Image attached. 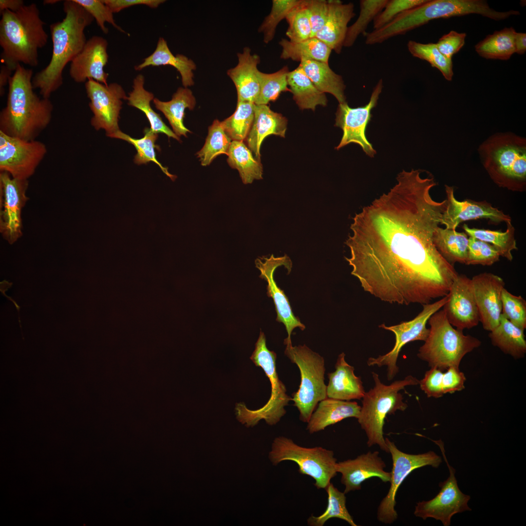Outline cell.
I'll use <instances>...</instances> for the list:
<instances>
[{"label":"cell","instance_id":"cell-59","mask_svg":"<svg viewBox=\"0 0 526 526\" xmlns=\"http://www.w3.org/2000/svg\"><path fill=\"white\" fill-rule=\"evenodd\" d=\"M12 72L5 65H1L0 71V93L1 96H2L4 93L5 86L8 84Z\"/></svg>","mask_w":526,"mask_h":526},{"label":"cell","instance_id":"cell-49","mask_svg":"<svg viewBox=\"0 0 526 526\" xmlns=\"http://www.w3.org/2000/svg\"><path fill=\"white\" fill-rule=\"evenodd\" d=\"M500 255L493 245L472 237H469L466 265H491Z\"/></svg>","mask_w":526,"mask_h":526},{"label":"cell","instance_id":"cell-12","mask_svg":"<svg viewBox=\"0 0 526 526\" xmlns=\"http://www.w3.org/2000/svg\"><path fill=\"white\" fill-rule=\"evenodd\" d=\"M448 299L447 295L433 303L422 305V310L410 320L389 326L384 323L379 325V328L394 333L395 344L393 349L387 354L380 355L376 358H369L367 365L369 366L376 365L379 367L386 366L387 379L388 380H392L399 371L396 361L402 348L410 342L416 340L424 341L426 340L429 333V328L426 327L429 318L443 307Z\"/></svg>","mask_w":526,"mask_h":526},{"label":"cell","instance_id":"cell-9","mask_svg":"<svg viewBox=\"0 0 526 526\" xmlns=\"http://www.w3.org/2000/svg\"><path fill=\"white\" fill-rule=\"evenodd\" d=\"M284 354L300 370L301 383L291 400L299 410L300 420L308 423L318 403L327 398L324 359L305 344L286 346Z\"/></svg>","mask_w":526,"mask_h":526},{"label":"cell","instance_id":"cell-20","mask_svg":"<svg viewBox=\"0 0 526 526\" xmlns=\"http://www.w3.org/2000/svg\"><path fill=\"white\" fill-rule=\"evenodd\" d=\"M448 296V301L443 309L451 325L463 331L478 324L480 316L471 279L458 274Z\"/></svg>","mask_w":526,"mask_h":526},{"label":"cell","instance_id":"cell-52","mask_svg":"<svg viewBox=\"0 0 526 526\" xmlns=\"http://www.w3.org/2000/svg\"><path fill=\"white\" fill-rule=\"evenodd\" d=\"M427 0H388L384 9L373 21L374 30L389 23L404 11L417 6Z\"/></svg>","mask_w":526,"mask_h":526},{"label":"cell","instance_id":"cell-25","mask_svg":"<svg viewBox=\"0 0 526 526\" xmlns=\"http://www.w3.org/2000/svg\"><path fill=\"white\" fill-rule=\"evenodd\" d=\"M329 10L324 26L314 37L340 54L348 29V24L355 16L353 3L344 4L339 0H329Z\"/></svg>","mask_w":526,"mask_h":526},{"label":"cell","instance_id":"cell-46","mask_svg":"<svg viewBox=\"0 0 526 526\" xmlns=\"http://www.w3.org/2000/svg\"><path fill=\"white\" fill-rule=\"evenodd\" d=\"M289 72L287 66L270 74L258 72L260 91L255 103L257 105H267L276 100L281 93L290 91L288 87L287 75Z\"/></svg>","mask_w":526,"mask_h":526},{"label":"cell","instance_id":"cell-61","mask_svg":"<svg viewBox=\"0 0 526 526\" xmlns=\"http://www.w3.org/2000/svg\"><path fill=\"white\" fill-rule=\"evenodd\" d=\"M61 1L57 0H45L43 1L44 4H53Z\"/></svg>","mask_w":526,"mask_h":526},{"label":"cell","instance_id":"cell-13","mask_svg":"<svg viewBox=\"0 0 526 526\" xmlns=\"http://www.w3.org/2000/svg\"><path fill=\"white\" fill-rule=\"evenodd\" d=\"M434 442L440 448L449 469V476L445 481L439 483L441 489L434 498L417 503L414 514L424 520L432 518L440 521L444 526H449L454 515L471 510L468 505L470 497L464 494L459 489L455 476V470L449 464L446 458L443 442L441 440Z\"/></svg>","mask_w":526,"mask_h":526},{"label":"cell","instance_id":"cell-15","mask_svg":"<svg viewBox=\"0 0 526 526\" xmlns=\"http://www.w3.org/2000/svg\"><path fill=\"white\" fill-rule=\"evenodd\" d=\"M85 87L94 114L91 125L97 131L104 130L106 135L112 138L120 131L118 123L122 100L127 97L125 91L117 83L106 85L93 79L88 80Z\"/></svg>","mask_w":526,"mask_h":526},{"label":"cell","instance_id":"cell-22","mask_svg":"<svg viewBox=\"0 0 526 526\" xmlns=\"http://www.w3.org/2000/svg\"><path fill=\"white\" fill-rule=\"evenodd\" d=\"M480 322L483 328L490 331L499 324L502 315L501 294L505 283L498 275L483 272L471 279Z\"/></svg>","mask_w":526,"mask_h":526},{"label":"cell","instance_id":"cell-10","mask_svg":"<svg viewBox=\"0 0 526 526\" xmlns=\"http://www.w3.org/2000/svg\"><path fill=\"white\" fill-rule=\"evenodd\" d=\"M268 457L274 466L286 460L295 462L300 473L313 478L318 489H326L337 474V459L332 451L321 447H303L285 436L275 438Z\"/></svg>","mask_w":526,"mask_h":526},{"label":"cell","instance_id":"cell-51","mask_svg":"<svg viewBox=\"0 0 526 526\" xmlns=\"http://www.w3.org/2000/svg\"><path fill=\"white\" fill-rule=\"evenodd\" d=\"M81 5L95 20L98 27L105 34L109 32V29L105 26L107 22L121 32H125L118 25L113 18V13L109 7L102 0H73Z\"/></svg>","mask_w":526,"mask_h":526},{"label":"cell","instance_id":"cell-40","mask_svg":"<svg viewBox=\"0 0 526 526\" xmlns=\"http://www.w3.org/2000/svg\"><path fill=\"white\" fill-rule=\"evenodd\" d=\"M144 136L140 139L133 138L122 132L120 130L114 134L112 138L120 139L133 145L137 150L134 156V162L137 165L146 164L150 162L156 164L162 171L174 181L176 176L171 174L168 171V168L164 167L156 159L155 149L160 150V147L155 143L158 135L150 128H146L144 130Z\"/></svg>","mask_w":526,"mask_h":526},{"label":"cell","instance_id":"cell-43","mask_svg":"<svg viewBox=\"0 0 526 526\" xmlns=\"http://www.w3.org/2000/svg\"><path fill=\"white\" fill-rule=\"evenodd\" d=\"M232 141L224 131L221 122L215 120L208 128L204 146L196 153L201 165L207 166L218 156L227 154Z\"/></svg>","mask_w":526,"mask_h":526},{"label":"cell","instance_id":"cell-6","mask_svg":"<svg viewBox=\"0 0 526 526\" xmlns=\"http://www.w3.org/2000/svg\"><path fill=\"white\" fill-rule=\"evenodd\" d=\"M372 374L375 385L373 388L365 392L362 397L358 422L366 434L367 446L370 447L377 445L382 451L389 453L383 436L385 419L387 414L406 409L407 405L403 401V396L399 391L407 386L419 384V380L409 375L403 379L386 385L381 382L376 373Z\"/></svg>","mask_w":526,"mask_h":526},{"label":"cell","instance_id":"cell-23","mask_svg":"<svg viewBox=\"0 0 526 526\" xmlns=\"http://www.w3.org/2000/svg\"><path fill=\"white\" fill-rule=\"evenodd\" d=\"M379 452L369 451L355 459L337 462L336 470L341 474V482L345 486L344 492L359 490L362 482L377 477L384 482H389L391 473L384 470L386 464Z\"/></svg>","mask_w":526,"mask_h":526},{"label":"cell","instance_id":"cell-1","mask_svg":"<svg viewBox=\"0 0 526 526\" xmlns=\"http://www.w3.org/2000/svg\"><path fill=\"white\" fill-rule=\"evenodd\" d=\"M422 172H400L389 191L356 213L345 243L351 274L390 303H429L447 296L458 275L433 243L447 201L432 198L436 183Z\"/></svg>","mask_w":526,"mask_h":526},{"label":"cell","instance_id":"cell-53","mask_svg":"<svg viewBox=\"0 0 526 526\" xmlns=\"http://www.w3.org/2000/svg\"><path fill=\"white\" fill-rule=\"evenodd\" d=\"M442 371L432 367L426 371L424 377L419 380V384L428 397L438 398L444 394L442 388Z\"/></svg>","mask_w":526,"mask_h":526},{"label":"cell","instance_id":"cell-28","mask_svg":"<svg viewBox=\"0 0 526 526\" xmlns=\"http://www.w3.org/2000/svg\"><path fill=\"white\" fill-rule=\"evenodd\" d=\"M360 409L356 402L327 397L319 402L312 413L306 429L312 434L348 417L357 419Z\"/></svg>","mask_w":526,"mask_h":526},{"label":"cell","instance_id":"cell-2","mask_svg":"<svg viewBox=\"0 0 526 526\" xmlns=\"http://www.w3.org/2000/svg\"><path fill=\"white\" fill-rule=\"evenodd\" d=\"M33 72L19 64L10 78L5 106L0 113V132L23 140L36 138L49 125L53 104L38 96L32 85Z\"/></svg>","mask_w":526,"mask_h":526},{"label":"cell","instance_id":"cell-11","mask_svg":"<svg viewBox=\"0 0 526 526\" xmlns=\"http://www.w3.org/2000/svg\"><path fill=\"white\" fill-rule=\"evenodd\" d=\"M385 441L393 460L390 477V487L381 501L377 512L378 520L385 524L393 523L397 518L395 509L397 491L407 477L414 470L426 466L437 468L442 458L433 451L420 454H409L399 450L388 438Z\"/></svg>","mask_w":526,"mask_h":526},{"label":"cell","instance_id":"cell-26","mask_svg":"<svg viewBox=\"0 0 526 526\" xmlns=\"http://www.w3.org/2000/svg\"><path fill=\"white\" fill-rule=\"evenodd\" d=\"M287 124L285 117L267 105H255L254 120L245 140L256 159L261 161L260 149L265 138L273 134L284 137Z\"/></svg>","mask_w":526,"mask_h":526},{"label":"cell","instance_id":"cell-42","mask_svg":"<svg viewBox=\"0 0 526 526\" xmlns=\"http://www.w3.org/2000/svg\"><path fill=\"white\" fill-rule=\"evenodd\" d=\"M328 504L325 511L319 516L313 515L307 519L310 526H323L329 519L337 518L347 522L351 526H357L346 506L345 493L340 491L330 483L326 488Z\"/></svg>","mask_w":526,"mask_h":526},{"label":"cell","instance_id":"cell-27","mask_svg":"<svg viewBox=\"0 0 526 526\" xmlns=\"http://www.w3.org/2000/svg\"><path fill=\"white\" fill-rule=\"evenodd\" d=\"M345 356L344 353L338 355L335 371L328 374L327 397L347 401L360 399L366 392L360 377L355 375L354 367L346 362Z\"/></svg>","mask_w":526,"mask_h":526},{"label":"cell","instance_id":"cell-37","mask_svg":"<svg viewBox=\"0 0 526 526\" xmlns=\"http://www.w3.org/2000/svg\"><path fill=\"white\" fill-rule=\"evenodd\" d=\"M227 162L230 167L239 171L244 184L263 178L261 161L253 156L252 152L243 141H232L227 151Z\"/></svg>","mask_w":526,"mask_h":526},{"label":"cell","instance_id":"cell-29","mask_svg":"<svg viewBox=\"0 0 526 526\" xmlns=\"http://www.w3.org/2000/svg\"><path fill=\"white\" fill-rule=\"evenodd\" d=\"M162 65L171 66L177 70L180 74L184 87L188 88L194 85L193 71L196 69L195 62L183 55H173L167 41L160 37L154 51L145 58L142 63L136 65L134 69L140 71L149 66Z\"/></svg>","mask_w":526,"mask_h":526},{"label":"cell","instance_id":"cell-48","mask_svg":"<svg viewBox=\"0 0 526 526\" xmlns=\"http://www.w3.org/2000/svg\"><path fill=\"white\" fill-rule=\"evenodd\" d=\"M301 0H273L270 13L264 18L259 28L263 33V41L267 44L274 38L278 24L285 19L288 13Z\"/></svg>","mask_w":526,"mask_h":526},{"label":"cell","instance_id":"cell-35","mask_svg":"<svg viewBox=\"0 0 526 526\" xmlns=\"http://www.w3.org/2000/svg\"><path fill=\"white\" fill-rule=\"evenodd\" d=\"M282 47L280 58L300 61L313 60L328 63L332 50L316 37L300 42H292L282 38L279 42Z\"/></svg>","mask_w":526,"mask_h":526},{"label":"cell","instance_id":"cell-39","mask_svg":"<svg viewBox=\"0 0 526 526\" xmlns=\"http://www.w3.org/2000/svg\"><path fill=\"white\" fill-rule=\"evenodd\" d=\"M504 231L471 228L464 224L463 228L469 237H472L493 245L498 250L500 257L509 261L513 260L512 252L517 250L515 238V228L511 222L506 223Z\"/></svg>","mask_w":526,"mask_h":526},{"label":"cell","instance_id":"cell-45","mask_svg":"<svg viewBox=\"0 0 526 526\" xmlns=\"http://www.w3.org/2000/svg\"><path fill=\"white\" fill-rule=\"evenodd\" d=\"M388 0H361L360 12L356 21L348 26L343 47H349L355 42L361 34H366L365 30L371 21L385 7Z\"/></svg>","mask_w":526,"mask_h":526},{"label":"cell","instance_id":"cell-58","mask_svg":"<svg viewBox=\"0 0 526 526\" xmlns=\"http://www.w3.org/2000/svg\"><path fill=\"white\" fill-rule=\"evenodd\" d=\"M24 5L22 0H0V13L5 10L16 12Z\"/></svg>","mask_w":526,"mask_h":526},{"label":"cell","instance_id":"cell-16","mask_svg":"<svg viewBox=\"0 0 526 526\" xmlns=\"http://www.w3.org/2000/svg\"><path fill=\"white\" fill-rule=\"evenodd\" d=\"M382 88L383 80L380 79L373 89L369 102L364 106L353 108L347 102L338 104L335 126L342 129L343 134L337 150L350 143H355L361 147L366 155L374 157L376 151L367 139L365 131L372 117V110L377 105Z\"/></svg>","mask_w":526,"mask_h":526},{"label":"cell","instance_id":"cell-30","mask_svg":"<svg viewBox=\"0 0 526 526\" xmlns=\"http://www.w3.org/2000/svg\"><path fill=\"white\" fill-rule=\"evenodd\" d=\"M155 108L162 112L168 120L174 133L180 137H187L190 132L184 125L185 111L192 110L196 105V99L192 91L188 88L179 87L169 101H162L154 98L152 100Z\"/></svg>","mask_w":526,"mask_h":526},{"label":"cell","instance_id":"cell-33","mask_svg":"<svg viewBox=\"0 0 526 526\" xmlns=\"http://www.w3.org/2000/svg\"><path fill=\"white\" fill-rule=\"evenodd\" d=\"M144 83V76L142 74L137 75L133 81V90L126 99L128 101V104L145 113L149 121L152 132L156 133H163L169 137L180 141V137L165 124L160 114L151 107L150 101L154 98V95L145 89Z\"/></svg>","mask_w":526,"mask_h":526},{"label":"cell","instance_id":"cell-4","mask_svg":"<svg viewBox=\"0 0 526 526\" xmlns=\"http://www.w3.org/2000/svg\"><path fill=\"white\" fill-rule=\"evenodd\" d=\"M0 46L3 64L15 71L19 64H38V50L44 47L48 36L44 28L38 6L24 5L16 12L0 13Z\"/></svg>","mask_w":526,"mask_h":526},{"label":"cell","instance_id":"cell-55","mask_svg":"<svg viewBox=\"0 0 526 526\" xmlns=\"http://www.w3.org/2000/svg\"><path fill=\"white\" fill-rule=\"evenodd\" d=\"M308 5L312 29L311 38H312L324 25L328 13V0H308Z\"/></svg>","mask_w":526,"mask_h":526},{"label":"cell","instance_id":"cell-8","mask_svg":"<svg viewBox=\"0 0 526 526\" xmlns=\"http://www.w3.org/2000/svg\"><path fill=\"white\" fill-rule=\"evenodd\" d=\"M276 358V353L267 348L265 335L261 330L250 359L256 366L263 370L270 382L271 392L268 401L258 409L250 410L244 403L236 404L237 419L247 427H254L262 419L269 425H275L286 413L284 408L288 405L291 397L286 394V387L279 378Z\"/></svg>","mask_w":526,"mask_h":526},{"label":"cell","instance_id":"cell-34","mask_svg":"<svg viewBox=\"0 0 526 526\" xmlns=\"http://www.w3.org/2000/svg\"><path fill=\"white\" fill-rule=\"evenodd\" d=\"M488 337L492 344L504 353L515 359L525 357L526 340L524 330L513 324L502 314L498 325L489 331Z\"/></svg>","mask_w":526,"mask_h":526},{"label":"cell","instance_id":"cell-41","mask_svg":"<svg viewBox=\"0 0 526 526\" xmlns=\"http://www.w3.org/2000/svg\"><path fill=\"white\" fill-rule=\"evenodd\" d=\"M255 105L252 102L237 101L234 113L221 122L224 131L232 141L245 140L254 120Z\"/></svg>","mask_w":526,"mask_h":526},{"label":"cell","instance_id":"cell-54","mask_svg":"<svg viewBox=\"0 0 526 526\" xmlns=\"http://www.w3.org/2000/svg\"><path fill=\"white\" fill-rule=\"evenodd\" d=\"M465 33H458L451 30L441 37L436 43L439 51L447 58L451 59L465 44Z\"/></svg>","mask_w":526,"mask_h":526},{"label":"cell","instance_id":"cell-14","mask_svg":"<svg viewBox=\"0 0 526 526\" xmlns=\"http://www.w3.org/2000/svg\"><path fill=\"white\" fill-rule=\"evenodd\" d=\"M47 151L41 141L25 140L0 132V171L8 172L14 178L28 180Z\"/></svg>","mask_w":526,"mask_h":526},{"label":"cell","instance_id":"cell-7","mask_svg":"<svg viewBox=\"0 0 526 526\" xmlns=\"http://www.w3.org/2000/svg\"><path fill=\"white\" fill-rule=\"evenodd\" d=\"M428 322L429 333L417 357L431 368L443 371L451 366L459 367L464 356L481 344L477 338L453 327L443 309L432 314Z\"/></svg>","mask_w":526,"mask_h":526},{"label":"cell","instance_id":"cell-36","mask_svg":"<svg viewBox=\"0 0 526 526\" xmlns=\"http://www.w3.org/2000/svg\"><path fill=\"white\" fill-rule=\"evenodd\" d=\"M469 237L466 233L439 226L434 232L433 243L440 254L451 264H465Z\"/></svg>","mask_w":526,"mask_h":526},{"label":"cell","instance_id":"cell-3","mask_svg":"<svg viewBox=\"0 0 526 526\" xmlns=\"http://www.w3.org/2000/svg\"><path fill=\"white\" fill-rule=\"evenodd\" d=\"M63 11L62 20L50 26L53 43L50 62L32 78L34 89H38L43 98H49L62 85L63 70L83 49L87 41L84 30L94 20L73 0L64 1Z\"/></svg>","mask_w":526,"mask_h":526},{"label":"cell","instance_id":"cell-56","mask_svg":"<svg viewBox=\"0 0 526 526\" xmlns=\"http://www.w3.org/2000/svg\"><path fill=\"white\" fill-rule=\"evenodd\" d=\"M446 370L447 371L443 373L442 377L444 394H452L463 390L465 388L464 384L466 380L464 374L458 367L451 366Z\"/></svg>","mask_w":526,"mask_h":526},{"label":"cell","instance_id":"cell-19","mask_svg":"<svg viewBox=\"0 0 526 526\" xmlns=\"http://www.w3.org/2000/svg\"><path fill=\"white\" fill-rule=\"evenodd\" d=\"M445 188L447 205L442 214L441 225L445 228L455 230L462 222L479 219H488L495 223L511 222L509 215L486 201H459L455 197L453 187L446 185Z\"/></svg>","mask_w":526,"mask_h":526},{"label":"cell","instance_id":"cell-38","mask_svg":"<svg viewBox=\"0 0 526 526\" xmlns=\"http://www.w3.org/2000/svg\"><path fill=\"white\" fill-rule=\"evenodd\" d=\"M516 32L513 27L505 28L488 35L475 46V50L486 59L507 60L515 53Z\"/></svg>","mask_w":526,"mask_h":526},{"label":"cell","instance_id":"cell-50","mask_svg":"<svg viewBox=\"0 0 526 526\" xmlns=\"http://www.w3.org/2000/svg\"><path fill=\"white\" fill-rule=\"evenodd\" d=\"M502 314L519 328H526V301L521 296H516L505 287L502 291Z\"/></svg>","mask_w":526,"mask_h":526},{"label":"cell","instance_id":"cell-47","mask_svg":"<svg viewBox=\"0 0 526 526\" xmlns=\"http://www.w3.org/2000/svg\"><path fill=\"white\" fill-rule=\"evenodd\" d=\"M288 24L286 35L292 42H300L311 38L312 29L308 0H301L292 8L285 18Z\"/></svg>","mask_w":526,"mask_h":526},{"label":"cell","instance_id":"cell-18","mask_svg":"<svg viewBox=\"0 0 526 526\" xmlns=\"http://www.w3.org/2000/svg\"><path fill=\"white\" fill-rule=\"evenodd\" d=\"M255 263L256 267L260 271V277L267 282V295L273 300L277 313L276 321L282 323L287 331L288 336L284 339V344L292 345L291 335L293 330L298 327L303 331L305 326L294 315L287 297L278 287L274 278L275 270L280 266H284L288 270V274L290 273L292 267L291 260L286 254L279 257H275L272 254L268 258H257Z\"/></svg>","mask_w":526,"mask_h":526},{"label":"cell","instance_id":"cell-60","mask_svg":"<svg viewBox=\"0 0 526 526\" xmlns=\"http://www.w3.org/2000/svg\"><path fill=\"white\" fill-rule=\"evenodd\" d=\"M526 51V34L516 32L515 37V53L522 55Z\"/></svg>","mask_w":526,"mask_h":526},{"label":"cell","instance_id":"cell-44","mask_svg":"<svg viewBox=\"0 0 526 526\" xmlns=\"http://www.w3.org/2000/svg\"><path fill=\"white\" fill-rule=\"evenodd\" d=\"M408 50L414 57L428 62L432 67L440 71L444 78L451 81L453 75L451 59L446 57L438 50L436 43H422L409 40Z\"/></svg>","mask_w":526,"mask_h":526},{"label":"cell","instance_id":"cell-57","mask_svg":"<svg viewBox=\"0 0 526 526\" xmlns=\"http://www.w3.org/2000/svg\"><path fill=\"white\" fill-rule=\"evenodd\" d=\"M113 13L135 5H144L151 8H157L164 0H102Z\"/></svg>","mask_w":526,"mask_h":526},{"label":"cell","instance_id":"cell-32","mask_svg":"<svg viewBox=\"0 0 526 526\" xmlns=\"http://www.w3.org/2000/svg\"><path fill=\"white\" fill-rule=\"evenodd\" d=\"M288 86L293 99L301 110L315 111L317 106H326L327 98L319 91L299 66L287 75Z\"/></svg>","mask_w":526,"mask_h":526},{"label":"cell","instance_id":"cell-17","mask_svg":"<svg viewBox=\"0 0 526 526\" xmlns=\"http://www.w3.org/2000/svg\"><path fill=\"white\" fill-rule=\"evenodd\" d=\"M28 180L13 178L8 172H0V232L12 244L21 237V210L29 199L26 195Z\"/></svg>","mask_w":526,"mask_h":526},{"label":"cell","instance_id":"cell-24","mask_svg":"<svg viewBox=\"0 0 526 526\" xmlns=\"http://www.w3.org/2000/svg\"><path fill=\"white\" fill-rule=\"evenodd\" d=\"M238 62L227 71V75L234 83L237 94V101L255 103L260 91L258 65L260 57L251 54V50L245 47L242 53H237Z\"/></svg>","mask_w":526,"mask_h":526},{"label":"cell","instance_id":"cell-5","mask_svg":"<svg viewBox=\"0 0 526 526\" xmlns=\"http://www.w3.org/2000/svg\"><path fill=\"white\" fill-rule=\"evenodd\" d=\"M481 162L498 187L516 192L526 189V139L512 132L491 135L478 149Z\"/></svg>","mask_w":526,"mask_h":526},{"label":"cell","instance_id":"cell-21","mask_svg":"<svg viewBox=\"0 0 526 526\" xmlns=\"http://www.w3.org/2000/svg\"><path fill=\"white\" fill-rule=\"evenodd\" d=\"M108 41L94 36L87 40L83 49L70 62L69 74L73 80L82 83L93 79L108 85L109 74L104 70L108 62Z\"/></svg>","mask_w":526,"mask_h":526},{"label":"cell","instance_id":"cell-31","mask_svg":"<svg viewBox=\"0 0 526 526\" xmlns=\"http://www.w3.org/2000/svg\"><path fill=\"white\" fill-rule=\"evenodd\" d=\"M299 66L319 91L332 94L339 104L346 102L342 77L334 72L328 63L304 60L301 61Z\"/></svg>","mask_w":526,"mask_h":526}]
</instances>
